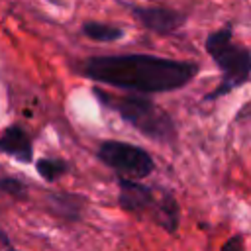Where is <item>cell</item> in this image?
<instances>
[{"instance_id":"8","label":"cell","mask_w":251,"mask_h":251,"mask_svg":"<svg viewBox=\"0 0 251 251\" xmlns=\"http://www.w3.org/2000/svg\"><path fill=\"white\" fill-rule=\"evenodd\" d=\"M153 218L165 231L176 233L178 222H180V212H178V204H176L175 196L169 190H161V194L157 196V202L153 206Z\"/></svg>"},{"instance_id":"11","label":"cell","mask_w":251,"mask_h":251,"mask_svg":"<svg viewBox=\"0 0 251 251\" xmlns=\"http://www.w3.org/2000/svg\"><path fill=\"white\" fill-rule=\"evenodd\" d=\"M35 169H37V173L43 180L55 182L57 178H61L69 171V165L63 159H57V157H43L35 163Z\"/></svg>"},{"instance_id":"5","label":"cell","mask_w":251,"mask_h":251,"mask_svg":"<svg viewBox=\"0 0 251 251\" xmlns=\"http://www.w3.org/2000/svg\"><path fill=\"white\" fill-rule=\"evenodd\" d=\"M118 204L122 210L131 212V214H145V212H153V206L157 202V196L153 192V188L137 182V178H127V176H120L118 178Z\"/></svg>"},{"instance_id":"7","label":"cell","mask_w":251,"mask_h":251,"mask_svg":"<svg viewBox=\"0 0 251 251\" xmlns=\"http://www.w3.org/2000/svg\"><path fill=\"white\" fill-rule=\"evenodd\" d=\"M0 151L14 157L20 163H31L33 161V143L31 137L27 135V131L14 124L10 127H6L0 135Z\"/></svg>"},{"instance_id":"9","label":"cell","mask_w":251,"mask_h":251,"mask_svg":"<svg viewBox=\"0 0 251 251\" xmlns=\"http://www.w3.org/2000/svg\"><path fill=\"white\" fill-rule=\"evenodd\" d=\"M47 202L51 204L53 212L67 220H78L82 214V202L80 198L73 194H49Z\"/></svg>"},{"instance_id":"2","label":"cell","mask_w":251,"mask_h":251,"mask_svg":"<svg viewBox=\"0 0 251 251\" xmlns=\"http://www.w3.org/2000/svg\"><path fill=\"white\" fill-rule=\"evenodd\" d=\"M92 94L96 100L116 112L124 122H127L131 127H135L145 137H151L161 143L175 141L176 137V126L169 112H165L161 106H157L149 96L143 94H112L98 86L92 88Z\"/></svg>"},{"instance_id":"13","label":"cell","mask_w":251,"mask_h":251,"mask_svg":"<svg viewBox=\"0 0 251 251\" xmlns=\"http://www.w3.org/2000/svg\"><path fill=\"white\" fill-rule=\"evenodd\" d=\"M235 247H243V239H241L239 235H235V237H231L227 243H224V249H235Z\"/></svg>"},{"instance_id":"10","label":"cell","mask_w":251,"mask_h":251,"mask_svg":"<svg viewBox=\"0 0 251 251\" xmlns=\"http://www.w3.org/2000/svg\"><path fill=\"white\" fill-rule=\"evenodd\" d=\"M82 33L94 41H118L124 37V29L118 25H110V24H102V22H86L82 24Z\"/></svg>"},{"instance_id":"3","label":"cell","mask_w":251,"mask_h":251,"mask_svg":"<svg viewBox=\"0 0 251 251\" xmlns=\"http://www.w3.org/2000/svg\"><path fill=\"white\" fill-rule=\"evenodd\" d=\"M206 53L214 59L222 73L220 84L204 96V100H218L231 90L243 86L251 76V51L233 41L231 25L212 31L206 37Z\"/></svg>"},{"instance_id":"14","label":"cell","mask_w":251,"mask_h":251,"mask_svg":"<svg viewBox=\"0 0 251 251\" xmlns=\"http://www.w3.org/2000/svg\"><path fill=\"white\" fill-rule=\"evenodd\" d=\"M0 243H2V245H6V247H12V241H10V237H8V235H6L2 229H0Z\"/></svg>"},{"instance_id":"1","label":"cell","mask_w":251,"mask_h":251,"mask_svg":"<svg viewBox=\"0 0 251 251\" xmlns=\"http://www.w3.org/2000/svg\"><path fill=\"white\" fill-rule=\"evenodd\" d=\"M84 75L100 84L122 90L157 94L186 86L198 75V65L145 53L98 55L84 61Z\"/></svg>"},{"instance_id":"6","label":"cell","mask_w":251,"mask_h":251,"mask_svg":"<svg viewBox=\"0 0 251 251\" xmlns=\"http://www.w3.org/2000/svg\"><path fill=\"white\" fill-rule=\"evenodd\" d=\"M133 16L139 20V24L155 33H171L176 27L184 24V14L161 6H145V8H133Z\"/></svg>"},{"instance_id":"4","label":"cell","mask_w":251,"mask_h":251,"mask_svg":"<svg viewBox=\"0 0 251 251\" xmlns=\"http://www.w3.org/2000/svg\"><path fill=\"white\" fill-rule=\"evenodd\" d=\"M96 157L110 167L112 171H116L120 176H127V178H145L155 171V161L153 157L131 143L126 141H116V139H106L100 143Z\"/></svg>"},{"instance_id":"12","label":"cell","mask_w":251,"mask_h":251,"mask_svg":"<svg viewBox=\"0 0 251 251\" xmlns=\"http://www.w3.org/2000/svg\"><path fill=\"white\" fill-rule=\"evenodd\" d=\"M0 192H6L14 198H25V184L14 176H0Z\"/></svg>"}]
</instances>
